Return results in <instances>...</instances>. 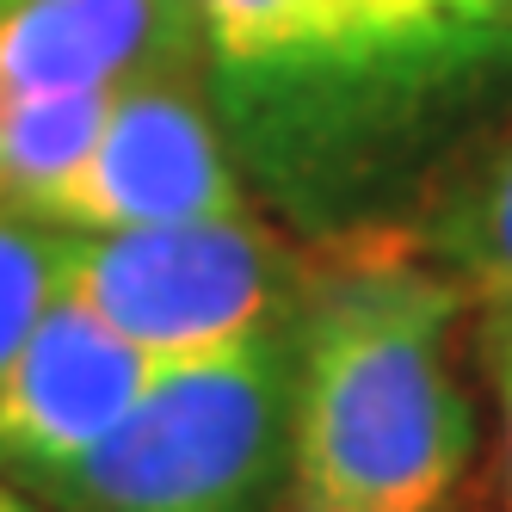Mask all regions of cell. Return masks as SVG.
Instances as JSON below:
<instances>
[{
	"label": "cell",
	"mask_w": 512,
	"mask_h": 512,
	"mask_svg": "<svg viewBox=\"0 0 512 512\" xmlns=\"http://www.w3.org/2000/svg\"><path fill=\"white\" fill-rule=\"evenodd\" d=\"M235 161L297 216H346L512 81L506 0H198Z\"/></svg>",
	"instance_id": "cell-1"
},
{
	"label": "cell",
	"mask_w": 512,
	"mask_h": 512,
	"mask_svg": "<svg viewBox=\"0 0 512 512\" xmlns=\"http://www.w3.org/2000/svg\"><path fill=\"white\" fill-rule=\"evenodd\" d=\"M463 290L401 241H346L297 309L284 512H463L475 414L451 364Z\"/></svg>",
	"instance_id": "cell-2"
},
{
	"label": "cell",
	"mask_w": 512,
	"mask_h": 512,
	"mask_svg": "<svg viewBox=\"0 0 512 512\" xmlns=\"http://www.w3.org/2000/svg\"><path fill=\"white\" fill-rule=\"evenodd\" d=\"M297 327L167 364L112 438L38 482L56 512H284Z\"/></svg>",
	"instance_id": "cell-3"
},
{
	"label": "cell",
	"mask_w": 512,
	"mask_h": 512,
	"mask_svg": "<svg viewBox=\"0 0 512 512\" xmlns=\"http://www.w3.org/2000/svg\"><path fill=\"white\" fill-rule=\"evenodd\" d=\"M62 290L161 364L235 352L297 327L309 266L253 210L149 229H68Z\"/></svg>",
	"instance_id": "cell-4"
},
{
	"label": "cell",
	"mask_w": 512,
	"mask_h": 512,
	"mask_svg": "<svg viewBox=\"0 0 512 512\" xmlns=\"http://www.w3.org/2000/svg\"><path fill=\"white\" fill-rule=\"evenodd\" d=\"M198 75H149L118 87L87 155L44 198L38 210L44 223L75 235H105V229H149V223L247 210L241 161Z\"/></svg>",
	"instance_id": "cell-5"
},
{
	"label": "cell",
	"mask_w": 512,
	"mask_h": 512,
	"mask_svg": "<svg viewBox=\"0 0 512 512\" xmlns=\"http://www.w3.org/2000/svg\"><path fill=\"white\" fill-rule=\"evenodd\" d=\"M161 371L167 364L155 352H142L62 290L19 346L13 371L0 377V475L38 488L81 463L99 438L124 426Z\"/></svg>",
	"instance_id": "cell-6"
},
{
	"label": "cell",
	"mask_w": 512,
	"mask_h": 512,
	"mask_svg": "<svg viewBox=\"0 0 512 512\" xmlns=\"http://www.w3.org/2000/svg\"><path fill=\"white\" fill-rule=\"evenodd\" d=\"M198 68V0H0V105Z\"/></svg>",
	"instance_id": "cell-7"
},
{
	"label": "cell",
	"mask_w": 512,
	"mask_h": 512,
	"mask_svg": "<svg viewBox=\"0 0 512 512\" xmlns=\"http://www.w3.org/2000/svg\"><path fill=\"white\" fill-rule=\"evenodd\" d=\"M408 247L463 290V303H512V124L488 149H475L469 167L426 204Z\"/></svg>",
	"instance_id": "cell-8"
},
{
	"label": "cell",
	"mask_w": 512,
	"mask_h": 512,
	"mask_svg": "<svg viewBox=\"0 0 512 512\" xmlns=\"http://www.w3.org/2000/svg\"><path fill=\"white\" fill-rule=\"evenodd\" d=\"M62 278H68V229L25 210H0V377L13 371L38 315L62 297Z\"/></svg>",
	"instance_id": "cell-9"
},
{
	"label": "cell",
	"mask_w": 512,
	"mask_h": 512,
	"mask_svg": "<svg viewBox=\"0 0 512 512\" xmlns=\"http://www.w3.org/2000/svg\"><path fill=\"white\" fill-rule=\"evenodd\" d=\"M482 346H488V371L500 395V432H506V512H512V303L482 309Z\"/></svg>",
	"instance_id": "cell-10"
},
{
	"label": "cell",
	"mask_w": 512,
	"mask_h": 512,
	"mask_svg": "<svg viewBox=\"0 0 512 512\" xmlns=\"http://www.w3.org/2000/svg\"><path fill=\"white\" fill-rule=\"evenodd\" d=\"M0 512H56V506H44L31 488H19V482H7V475H0Z\"/></svg>",
	"instance_id": "cell-11"
},
{
	"label": "cell",
	"mask_w": 512,
	"mask_h": 512,
	"mask_svg": "<svg viewBox=\"0 0 512 512\" xmlns=\"http://www.w3.org/2000/svg\"><path fill=\"white\" fill-rule=\"evenodd\" d=\"M506 7H512V0H506Z\"/></svg>",
	"instance_id": "cell-12"
}]
</instances>
